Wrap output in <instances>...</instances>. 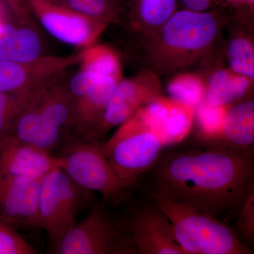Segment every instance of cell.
Returning <instances> with one entry per match:
<instances>
[{"label":"cell","mask_w":254,"mask_h":254,"mask_svg":"<svg viewBox=\"0 0 254 254\" xmlns=\"http://www.w3.org/2000/svg\"><path fill=\"white\" fill-rule=\"evenodd\" d=\"M70 144L57 156V161L78 187L98 192L113 207L123 204L133 196L136 185L119 177L98 141L81 138Z\"/></svg>","instance_id":"obj_4"},{"label":"cell","mask_w":254,"mask_h":254,"mask_svg":"<svg viewBox=\"0 0 254 254\" xmlns=\"http://www.w3.org/2000/svg\"><path fill=\"white\" fill-rule=\"evenodd\" d=\"M237 1H240V0H237ZM244 1H249V2H253L254 0H244Z\"/></svg>","instance_id":"obj_30"},{"label":"cell","mask_w":254,"mask_h":254,"mask_svg":"<svg viewBox=\"0 0 254 254\" xmlns=\"http://www.w3.org/2000/svg\"><path fill=\"white\" fill-rule=\"evenodd\" d=\"M33 90L21 93H0V142L9 136L15 116Z\"/></svg>","instance_id":"obj_25"},{"label":"cell","mask_w":254,"mask_h":254,"mask_svg":"<svg viewBox=\"0 0 254 254\" xmlns=\"http://www.w3.org/2000/svg\"><path fill=\"white\" fill-rule=\"evenodd\" d=\"M1 0H0V22H1Z\"/></svg>","instance_id":"obj_29"},{"label":"cell","mask_w":254,"mask_h":254,"mask_svg":"<svg viewBox=\"0 0 254 254\" xmlns=\"http://www.w3.org/2000/svg\"><path fill=\"white\" fill-rule=\"evenodd\" d=\"M194 122V108L171 100L166 117L157 133L165 148L180 144L188 136Z\"/></svg>","instance_id":"obj_18"},{"label":"cell","mask_w":254,"mask_h":254,"mask_svg":"<svg viewBox=\"0 0 254 254\" xmlns=\"http://www.w3.org/2000/svg\"><path fill=\"white\" fill-rule=\"evenodd\" d=\"M136 190L228 224L254 192V157L200 145H175L164 149L153 168L139 177Z\"/></svg>","instance_id":"obj_1"},{"label":"cell","mask_w":254,"mask_h":254,"mask_svg":"<svg viewBox=\"0 0 254 254\" xmlns=\"http://www.w3.org/2000/svg\"><path fill=\"white\" fill-rule=\"evenodd\" d=\"M78 186L59 167L40 182L38 218L55 249L75 225Z\"/></svg>","instance_id":"obj_7"},{"label":"cell","mask_w":254,"mask_h":254,"mask_svg":"<svg viewBox=\"0 0 254 254\" xmlns=\"http://www.w3.org/2000/svg\"><path fill=\"white\" fill-rule=\"evenodd\" d=\"M250 86V78L220 70L210 78L203 98L215 106L229 107L243 98Z\"/></svg>","instance_id":"obj_17"},{"label":"cell","mask_w":254,"mask_h":254,"mask_svg":"<svg viewBox=\"0 0 254 254\" xmlns=\"http://www.w3.org/2000/svg\"><path fill=\"white\" fill-rule=\"evenodd\" d=\"M1 4L0 59L25 63L46 55L25 0H1Z\"/></svg>","instance_id":"obj_9"},{"label":"cell","mask_w":254,"mask_h":254,"mask_svg":"<svg viewBox=\"0 0 254 254\" xmlns=\"http://www.w3.org/2000/svg\"><path fill=\"white\" fill-rule=\"evenodd\" d=\"M105 201L96 203L83 221L65 235L55 249L60 254H138L118 216Z\"/></svg>","instance_id":"obj_6"},{"label":"cell","mask_w":254,"mask_h":254,"mask_svg":"<svg viewBox=\"0 0 254 254\" xmlns=\"http://www.w3.org/2000/svg\"><path fill=\"white\" fill-rule=\"evenodd\" d=\"M58 166L50 152L8 136L0 142V173L41 181Z\"/></svg>","instance_id":"obj_15"},{"label":"cell","mask_w":254,"mask_h":254,"mask_svg":"<svg viewBox=\"0 0 254 254\" xmlns=\"http://www.w3.org/2000/svg\"><path fill=\"white\" fill-rule=\"evenodd\" d=\"M167 91L170 100L195 109L204 98L205 88L196 76L182 75L169 83Z\"/></svg>","instance_id":"obj_23"},{"label":"cell","mask_w":254,"mask_h":254,"mask_svg":"<svg viewBox=\"0 0 254 254\" xmlns=\"http://www.w3.org/2000/svg\"><path fill=\"white\" fill-rule=\"evenodd\" d=\"M227 53L234 72L254 79V48L252 42L243 37L234 38L229 43Z\"/></svg>","instance_id":"obj_24"},{"label":"cell","mask_w":254,"mask_h":254,"mask_svg":"<svg viewBox=\"0 0 254 254\" xmlns=\"http://www.w3.org/2000/svg\"><path fill=\"white\" fill-rule=\"evenodd\" d=\"M79 66L96 74L121 80V68L118 56L107 47L91 46L85 48Z\"/></svg>","instance_id":"obj_22"},{"label":"cell","mask_w":254,"mask_h":254,"mask_svg":"<svg viewBox=\"0 0 254 254\" xmlns=\"http://www.w3.org/2000/svg\"><path fill=\"white\" fill-rule=\"evenodd\" d=\"M189 10L193 11H203L211 4L212 0H180Z\"/></svg>","instance_id":"obj_28"},{"label":"cell","mask_w":254,"mask_h":254,"mask_svg":"<svg viewBox=\"0 0 254 254\" xmlns=\"http://www.w3.org/2000/svg\"><path fill=\"white\" fill-rule=\"evenodd\" d=\"M163 96L158 82L147 76L120 80L95 128L91 141H98L114 127H119L145 104Z\"/></svg>","instance_id":"obj_12"},{"label":"cell","mask_w":254,"mask_h":254,"mask_svg":"<svg viewBox=\"0 0 254 254\" xmlns=\"http://www.w3.org/2000/svg\"><path fill=\"white\" fill-rule=\"evenodd\" d=\"M148 198L168 218L175 240L185 254L253 253L228 224L173 200Z\"/></svg>","instance_id":"obj_3"},{"label":"cell","mask_w":254,"mask_h":254,"mask_svg":"<svg viewBox=\"0 0 254 254\" xmlns=\"http://www.w3.org/2000/svg\"><path fill=\"white\" fill-rule=\"evenodd\" d=\"M237 235L246 245L254 243V192L250 195L236 218L235 227Z\"/></svg>","instance_id":"obj_27"},{"label":"cell","mask_w":254,"mask_h":254,"mask_svg":"<svg viewBox=\"0 0 254 254\" xmlns=\"http://www.w3.org/2000/svg\"><path fill=\"white\" fill-rule=\"evenodd\" d=\"M43 28L58 41L81 49L91 46L106 23L55 4L51 0H25Z\"/></svg>","instance_id":"obj_10"},{"label":"cell","mask_w":254,"mask_h":254,"mask_svg":"<svg viewBox=\"0 0 254 254\" xmlns=\"http://www.w3.org/2000/svg\"><path fill=\"white\" fill-rule=\"evenodd\" d=\"M141 195L118 216L138 254H185L175 240L168 218L153 200Z\"/></svg>","instance_id":"obj_8"},{"label":"cell","mask_w":254,"mask_h":254,"mask_svg":"<svg viewBox=\"0 0 254 254\" xmlns=\"http://www.w3.org/2000/svg\"><path fill=\"white\" fill-rule=\"evenodd\" d=\"M160 30V41L166 49L199 53L215 40L218 22L213 14L185 9L174 13Z\"/></svg>","instance_id":"obj_11"},{"label":"cell","mask_w":254,"mask_h":254,"mask_svg":"<svg viewBox=\"0 0 254 254\" xmlns=\"http://www.w3.org/2000/svg\"><path fill=\"white\" fill-rule=\"evenodd\" d=\"M55 4L106 23L123 24L125 5L121 0H51Z\"/></svg>","instance_id":"obj_19"},{"label":"cell","mask_w":254,"mask_h":254,"mask_svg":"<svg viewBox=\"0 0 254 254\" xmlns=\"http://www.w3.org/2000/svg\"><path fill=\"white\" fill-rule=\"evenodd\" d=\"M128 1L131 2V14L133 16L132 21L135 20L142 28L148 30L163 27L176 9L177 0H127Z\"/></svg>","instance_id":"obj_20"},{"label":"cell","mask_w":254,"mask_h":254,"mask_svg":"<svg viewBox=\"0 0 254 254\" xmlns=\"http://www.w3.org/2000/svg\"><path fill=\"white\" fill-rule=\"evenodd\" d=\"M121 1H122V2H123V4H125V3H126L127 0H121Z\"/></svg>","instance_id":"obj_31"},{"label":"cell","mask_w":254,"mask_h":254,"mask_svg":"<svg viewBox=\"0 0 254 254\" xmlns=\"http://www.w3.org/2000/svg\"><path fill=\"white\" fill-rule=\"evenodd\" d=\"M68 56L44 55L31 62L0 59V93H21L38 88L66 71Z\"/></svg>","instance_id":"obj_14"},{"label":"cell","mask_w":254,"mask_h":254,"mask_svg":"<svg viewBox=\"0 0 254 254\" xmlns=\"http://www.w3.org/2000/svg\"><path fill=\"white\" fill-rule=\"evenodd\" d=\"M100 146L119 177L136 187L139 177L153 168L165 149L158 135L135 115Z\"/></svg>","instance_id":"obj_5"},{"label":"cell","mask_w":254,"mask_h":254,"mask_svg":"<svg viewBox=\"0 0 254 254\" xmlns=\"http://www.w3.org/2000/svg\"><path fill=\"white\" fill-rule=\"evenodd\" d=\"M68 71L32 92L15 117L13 136L50 153L73 131V100L66 87Z\"/></svg>","instance_id":"obj_2"},{"label":"cell","mask_w":254,"mask_h":254,"mask_svg":"<svg viewBox=\"0 0 254 254\" xmlns=\"http://www.w3.org/2000/svg\"><path fill=\"white\" fill-rule=\"evenodd\" d=\"M228 108L210 104L205 101L204 98L195 107L194 120L199 128V143L198 145H208L218 138L221 132Z\"/></svg>","instance_id":"obj_21"},{"label":"cell","mask_w":254,"mask_h":254,"mask_svg":"<svg viewBox=\"0 0 254 254\" xmlns=\"http://www.w3.org/2000/svg\"><path fill=\"white\" fill-rule=\"evenodd\" d=\"M202 146L254 155V100H245L227 108L220 135L212 143Z\"/></svg>","instance_id":"obj_16"},{"label":"cell","mask_w":254,"mask_h":254,"mask_svg":"<svg viewBox=\"0 0 254 254\" xmlns=\"http://www.w3.org/2000/svg\"><path fill=\"white\" fill-rule=\"evenodd\" d=\"M29 243L18 235L14 227L0 217V254H36Z\"/></svg>","instance_id":"obj_26"},{"label":"cell","mask_w":254,"mask_h":254,"mask_svg":"<svg viewBox=\"0 0 254 254\" xmlns=\"http://www.w3.org/2000/svg\"><path fill=\"white\" fill-rule=\"evenodd\" d=\"M40 182L0 173V217L14 227H40Z\"/></svg>","instance_id":"obj_13"}]
</instances>
